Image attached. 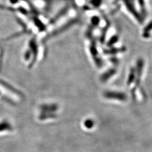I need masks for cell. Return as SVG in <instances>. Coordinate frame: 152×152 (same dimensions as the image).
Instances as JSON below:
<instances>
[{
	"mask_svg": "<svg viewBox=\"0 0 152 152\" xmlns=\"http://www.w3.org/2000/svg\"><path fill=\"white\" fill-rule=\"evenodd\" d=\"M104 96L108 99H114L124 101L126 99V96L124 93L115 91H106L104 93Z\"/></svg>",
	"mask_w": 152,
	"mask_h": 152,
	"instance_id": "6da1fadb",
	"label": "cell"
},
{
	"mask_svg": "<svg viewBox=\"0 0 152 152\" xmlns=\"http://www.w3.org/2000/svg\"><path fill=\"white\" fill-rule=\"evenodd\" d=\"M85 125L87 127V128H91L93 126V122L92 120H87L85 123Z\"/></svg>",
	"mask_w": 152,
	"mask_h": 152,
	"instance_id": "7a4b0ae2",
	"label": "cell"
}]
</instances>
